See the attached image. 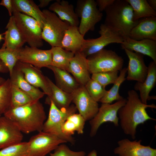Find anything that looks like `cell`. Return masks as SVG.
<instances>
[{
    "label": "cell",
    "instance_id": "31",
    "mask_svg": "<svg viewBox=\"0 0 156 156\" xmlns=\"http://www.w3.org/2000/svg\"><path fill=\"white\" fill-rule=\"evenodd\" d=\"M133 10L135 21L141 18L156 16V12L149 6L146 0H126Z\"/></svg>",
    "mask_w": 156,
    "mask_h": 156
},
{
    "label": "cell",
    "instance_id": "36",
    "mask_svg": "<svg viewBox=\"0 0 156 156\" xmlns=\"http://www.w3.org/2000/svg\"><path fill=\"white\" fill-rule=\"evenodd\" d=\"M0 156H28L27 142H22L0 149Z\"/></svg>",
    "mask_w": 156,
    "mask_h": 156
},
{
    "label": "cell",
    "instance_id": "41",
    "mask_svg": "<svg viewBox=\"0 0 156 156\" xmlns=\"http://www.w3.org/2000/svg\"><path fill=\"white\" fill-rule=\"evenodd\" d=\"M0 5L7 8L10 16H11L12 15L13 8L12 0H2L0 3Z\"/></svg>",
    "mask_w": 156,
    "mask_h": 156
},
{
    "label": "cell",
    "instance_id": "1",
    "mask_svg": "<svg viewBox=\"0 0 156 156\" xmlns=\"http://www.w3.org/2000/svg\"><path fill=\"white\" fill-rule=\"evenodd\" d=\"M127 94L126 103L119 109L118 115L124 133L134 140L136 128L139 125L143 124L148 120H156L149 116L146 109L148 108L155 109L156 106L153 103H143L138 93L134 90H129Z\"/></svg>",
    "mask_w": 156,
    "mask_h": 156
},
{
    "label": "cell",
    "instance_id": "43",
    "mask_svg": "<svg viewBox=\"0 0 156 156\" xmlns=\"http://www.w3.org/2000/svg\"><path fill=\"white\" fill-rule=\"evenodd\" d=\"M8 72L9 70L7 67L0 60V72L6 73Z\"/></svg>",
    "mask_w": 156,
    "mask_h": 156
},
{
    "label": "cell",
    "instance_id": "30",
    "mask_svg": "<svg viewBox=\"0 0 156 156\" xmlns=\"http://www.w3.org/2000/svg\"><path fill=\"white\" fill-rule=\"evenodd\" d=\"M51 65L67 71L70 62L75 53L59 47H52Z\"/></svg>",
    "mask_w": 156,
    "mask_h": 156
},
{
    "label": "cell",
    "instance_id": "14",
    "mask_svg": "<svg viewBox=\"0 0 156 156\" xmlns=\"http://www.w3.org/2000/svg\"><path fill=\"white\" fill-rule=\"evenodd\" d=\"M142 140L131 141L124 138L118 141V146L114 150L119 156H156V149L150 146L141 144Z\"/></svg>",
    "mask_w": 156,
    "mask_h": 156
},
{
    "label": "cell",
    "instance_id": "45",
    "mask_svg": "<svg viewBox=\"0 0 156 156\" xmlns=\"http://www.w3.org/2000/svg\"><path fill=\"white\" fill-rule=\"evenodd\" d=\"M87 156H97V152L95 150H93L89 153Z\"/></svg>",
    "mask_w": 156,
    "mask_h": 156
},
{
    "label": "cell",
    "instance_id": "3",
    "mask_svg": "<svg viewBox=\"0 0 156 156\" xmlns=\"http://www.w3.org/2000/svg\"><path fill=\"white\" fill-rule=\"evenodd\" d=\"M105 11L104 24L123 38L129 37L131 30L138 22L134 20L133 9L126 0H115Z\"/></svg>",
    "mask_w": 156,
    "mask_h": 156
},
{
    "label": "cell",
    "instance_id": "13",
    "mask_svg": "<svg viewBox=\"0 0 156 156\" xmlns=\"http://www.w3.org/2000/svg\"><path fill=\"white\" fill-rule=\"evenodd\" d=\"M18 60L29 64L40 69L51 65L52 59L51 49L44 50L25 46L19 50Z\"/></svg>",
    "mask_w": 156,
    "mask_h": 156
},
{
    "label": "cell",
    "instance_id": "33",
    "mask_svg": "<svg viewBox=\"0 0 156 156\" xmlns=\"http://www.w3.org/2000/svg\"><path fill=\"white\" fill-rule=\"evenodd\" d=\"M34 101H35L29 94L12 83L11 98L10 108L23 106Z\"/></svg>",
    "mask_w": 156,
    "mask_h": 156
},
{
    "label": "cell",
    "instance_id": "25",
    "mask_svg": "<svg viewBox=\"0 0 156 156\" xmlns=\"http://www.w3.org/2000/svg\"><path fill=\"white\" fill-rule=\"evenodd\" d=\"M12 2L13 10L33 18L38 22L42 29L45 20L44 16L34 1L32 0H12Z\"/></svg>",
    "mask_w": 156,
    "mask_h": 156
},
{
    "label": "cell",
    "instance_id": "9",
    "mask_svg": "<svg viewBox=\"0 0 156 156\" xmlns=\"http://www.w3.org/2000/svg\"><path fill=\"white\" fill-rule=\"evenodd\" d=\"M99 33V37L84 40L80 52L87 58L110 44H121L123 41L122 36L104 24L101 25Z\"/></svg>",
    "mask_w": 156,
    "mask_h": 156
},
{
    "label": "cell",
    "instance_id": "17",
    "mask_svg": "<svg viewBox=\"0 0 156 156\" xmlns=\"http://www.w3.org/2000/svg\"><path fill=\"white\" fill-rule=\"evenodd\" d=\"M23 133L9 119L0 116V149L22 142Z\"/></svg>",
    "mask_w": 156,
    "mask_h": 156
},
{
    "label": "cell",
    "instance_id": "46",
    "mask_svg": "<svg viewBox=\"0 0 156 156\" xmlns=\"http://www.w3.org/2000/svg\"><path fill=\"white\" fill-rule=\"evenodd\" d=\"M5 81V80L2 77H0V85L3 84Z\"/></svg>",
    "mask_w": 156,
    "mask_h": 156
},
{
    "label": "cell",
    "instance_id": "8",
    "mask_svg": "<svg viewBox=\"0 0 156 156\" xmlns=\"http://www.w3.org/2000/svg\"><path fill=\"white\" fill-rule=\"evenodd\" d=\"M75 11L78 18H81L78 29L84 36L89 31L94 30L95 25L103 16L94 0H78Z\"/></svg>",
    "mask_w": 156,
    "mask_h": 156
},
{
    "label": "cell",
    "instance_id": "7",
    "mask_svg": "<svg viewBox=\"0 0 156 156\" xmlns=\"http://www.w3.org/2000/svg\"><path fill=\"white\" fill-rule=\"evenodd\" d=\"M12 15L25 42L31 47L38 48L42 46V29L38 22L33 18L15 10Z\"/></svg>",
    "mask_w": 156,
    "mask_h": 156
},
{
    "label": "cell",
    "instance_id": "20",
    "mask_svg": "<svg viewBox=\"0 0 156 156\" xmlns=\"http://www.w3.org/2000/svg\"><path fill=\"white\" fill-rule=\"evenodd\" d=\"M129 37L136 40L148 39L156 41V17L139 19L131 30Z\"/></svg>",
    "mask_w": 156,
    "mask_h": 156
},
{
    "label": "cell",
    "instance_id": "44",
    "mask_svg": "<svg viewBox=\"0 0 156 156\" xmlns=\"http://www.w3.org/2000/svg\"><path fill=\"white\" fill-rule=\"evenodd\" d=\"M148 3L150 7L153 10L156 11V0H147Z\"/></svg>",
    "mask_w": 156,
    "mask_h": 156
},
{
    "label": "cell",
    "instance_id": "5",
    "mask_svg": "<svg viewBox=\"0 0 156 156\" xmlns=\"http://www.w3.org/2000/svg\"><path fill=\"white\" fill-rule=\"evenodd\" d=\"M90 74L119 71L122 68L124 60L115 52L103 49L87 58Z\"/></svg>",
    "mask_w": 156,
    "mask_h": 156
},
{
    "label": "cell",
    "instance_id": "35",
    "mask_svg": "<svg viewBox=\"0 0 156 156\" xmlns=\"http://www.w3.org/2000/svg\"><path fill=\"white\" fill-rule=\"evenodd\" d=\"M20 50L0 49V60L8 68L10 76L12 74L14 68L18 61V56Z\"/></svg>",
    "mask_w": 156,
    "mask_h": 156
},
{
    "label": "cell",
    "instance_id": "22",
    "mask_svg": "<svg viewBox=\"0 0 156 156\" xmlns=\"http://www.w3.org/2000/svg\"><path fill=\"white\" fill-rule=\"evenodd\" d=\"M156 83V63L151 62L148 67L147 74L143 83L137 82L134 88L139 91L140 99L144 104H147V101L151 99H156L155 96H150L149 93L155 87Z\"/></svg>",
    "mask_w": 156,
    "mask_h": 156
},
{
    "label": "cell",
    "instance_id": "39",
    "mask_svg": "<svg viewBox=\"0 0 156 156\" xmlns=\"http://www.w3.org/2000/svg\"><path fill=\"white\" fill-rule=\"evenodd\" d=\"M86 153L83 151H72L66 144L59 145L53 153H50V156H85Z\"/></svg>",
    "mask_w": 156,
    "mask_h": 156
},
{
    "label": "cell",
    "instance_id": "19",
    "mask_svg": "<svg viewBox=\"0 0 156 156\" xmlns=\"http://www.w3.org/2000/svg\"><path fill=\"white\" fill-rule=\"evenodd\" d=\"M123 38L120 44L122 49L147 55L156 63V41L148 39L136 40L129 37Z\"/></svg>",
    "mask_w": 156,
    "mask_h": 156
},
{
    "label": "cell",
    "instance_id": "37",
    "mask_svg": "<svg viewBox=\"0 0 156 156\" xmlns=\"http://www.w3.org/2000/svg\"><path fill=\"white\" fill-rule=\"evenodd\" d=\"M84 86L90 97L97 102L100 101L107 91L105 87L91 78Z\"/></svg>",
    "mask_w": 156,
    "mask_h": 156
},
{
    "label": "cell",
    "instance_id": "34",
    "mask_svg": "<svg viewBox=\"0 0 156 156\" xmlns=\"http://www.w3.org/2000/svg\"><path fill=\"white\" fill-rule=\"evenodd\" d=\"M12 83L8 78L0 85V116L4 114L10 106Z\"/></svg>",
    "mask_w": 156,
    "mask_h": 156
},
{
    "label": "cell",
    "instance_id": "11",
    "mask_svg": "<svg viewBox=\"0 0 156 156\" xmlns=\"http://www.w3.org/2000/svg\"><path fill=\"white\" fill-rule=\"evenodd\" d=\"M126 101V99L123 98L113 104L102 103L97 114L90 120V136H94L100 126L104 123L110 122L113 123L115 126H118V111L125 105Z\"/></svg>",
    "mask_w": 156,
    "mask_h": 156
},
{
    "label": "cell",
    "instance_id": "15",
    "mask_svg": "<svg viewBox=\"0 0 156 156\" xmlns=\"http://www.w3.org/2000/svg\"><path fill=\"white\" fill-rule=\"evenodd\" d=\"M15 65L23 72L26 80L31 85L37 88H40L50 97L51 95V88L40 69L32 65L18 61Z\"/></svg>",
    "mask_w": 156,
    "mask_h": 156
},
{
    "label": "cell",
    "instance_id": "27",
    "mask_svg": "<svg viewBox=\"0 0 156 156\" xmlns=\"http://www.w3.org/2000/svg\"><path fill=\"white\" fill-rule=\"evenodd\" d=\"M47 68L54 74L56 85L64 92L72 94L81 85L68 71L51 65Z\"/></svg>",
    "mask_w": 156,
    "mask_h": 156
},
{
    "label": "cell",
    "instance_id": "26",
    "mask_svg": "<svg viewBox=\"0 0 156 156\" xmlns=\"http://www.w3.org/2000/svg\"><path fill=\"white\" fill-rule=\"evenodd\" d=\"M84 40L78 27L70 26L65 33L61 47L74 53L80 52Z\"/></svg>",
    "mask_w": 156,
    "mask_h": 156
},
{
    "label": "cell",
    "instance_id": "42",
    "mask_svg": "<svg viewBox=\"0 0 156 156\" xmlns=\"http://www.w3.org/2000/svg\"><path fill=\"white\" fill-rule=\"evenodd\" d=\"M52 1V0H39L40 3L38 6L39 8H44L47 6Z\"/></svg>",
    "mask_w": 156,
    "mask_h": 156
},
{
    "label": "cell",
    "instance_id": "16",
    "mask_svg": "<svg viewBox=\"0 0 156 156\" xmlns=\"http://www.w3.org/2000/svg\"><path fill=\"white\" fill-rule=\"evenodd\" d=\"M125 51L129 58L127 68V75L126 78L129 81H135L143 83L146 79L148 67L146 65L143 55L131 51L125 48Z\"/></svg>",
    "mask_w": 156,
    "mask_h": 156
},
{
    "label": "cell",
    "instance_id": "38",
    "mask_svg": "<svg viewBox=\"0 0 156 156\" xmlns=\"http://www.w3.org/2000/svg\"><path fill=\"white\" fill-rule=\"evenodd\" d=\"M118 71L98 73L92 74L91 78L105 87L110 84H114L117 79Z\"/></svg>",
    "mask_w": 156,
    "mask_h": 156
},
{
    "label": "cell",
    "instance_id": "10",
    "mask_svg": "<svg viewBox=\"0 0 156 156\" xmlns=\"http://www.w3.org/2000/svg\"><path fill=\"white\" fill-rule=\"evenodd\" d=\"M67 142L43 131L31 137L28 142V156H45L59 145Z\"/></svg>",
    "mask_w": 156,
    "mask_h": 156
},
{
    "label": "cell",
    "instance_id": "24",
    "mask_svg": "<svg viewBox=\"0 0 156 156\" xmlns=\"http://www.w3.org/2000/svg\"><path fill=\"white\" fill-rule=\"evenodd\" d=\"M10 77L12 83L29 94L34 101H39L45 94L39 88L29 84L25 79L23 72L16 65Z\"/></svg>",
    "mask_w": 156,
    "mask_h": 156
},
{
    "label": "cell",
    "instance_id": "48",
    "mask_svg": "<svg viewBox=\"0 0 156 156\" xmlns=\"http://www.w3.org/2000/svg\"></svg>",
    "mask_w": 156,
    "mask_h": 156
},
{
    "label": "cell",
    "instance_id": "28",
    "mask_svg": "<svg viewBox=\"0 0 156 156\" xmlns=\"http://www.w3.org/2000/svg\"><path fill=\"white\" fill-rule=\"evenodd\" d=\"M47 81L50 87L51 95L50 97H47L46 103L49 104L52 101L59 109L68 107L72 101V94L68 93L58 88L48 77L46 76Z\"/></svg>",
    "mask_w": 156,
    "mask_h": 156
},
{
    "label": "cell",
    "instance_id": "18",
    "mask_svg": "<svg viewBox=\"0 0 156 156\" xmlns=\"http://www.w3.org/2000/svg\"><path fill=\"white\" fill-rule=\"evenodd\" d=\"M67 71L81 85L84 86L91 79L87 58L80 52L75 53L70 61Z\"/></svg>",
    "mask_w": 156,
    "mask_h": 156
},
{
    "label": "cell",
    "instance_id": "12",
    "mask_svg": "<svg viewBox=\"0 0 156 156\" xmlns=\"http://www.w3.org/2000/svg\"><path fill=\"white\" fill-rule=\"evenodd\" d=\"M72 94V102L79 113L86 121L92 119L98 111L99 105L90 96L85 86L80 85Z\"/></svg>",
    "mask_w": 156,
    "mask_h": 156
},
{
    "label": "cell",
    "instance_id": "40",
    "mask_svg": "<svg viewBox=\"0 0 156 156\" xmlns=\"http://www.w3.org/2000/svg\"><path fill=\"white\" fill-rule=\"evenodd\" d=\"M114 1L115 0H97L96 2L99 10L101 12L112 4Z\"/></svg>",
    "mask_w": 156,
    "mask_h": 156
},
{
    "label": "cell",
    "instance_id": "23",
    "mask_svg": "<svg viewBox=\"0 0 156 156\" xmlns=\"http://www.w3.org/2000/svg\"><path fill=\"white\" fill-rule=\"evenodd\" d=\"M4 32V42L2 49L17 50L22 48L25 43L15 23L13 15L11 16Z\"/></svg>",
    "mask_w": 156,
    "mask_h": 156
},
{
    "label": "cell",
    "instance_id": "4",
    "mask_svg": "<svg viewBox=\"0 0 156 156\" xmlns=\"http://www.w3.org/2000/svg\"><path fill=\"white\" fill-rule=\"evenodd\" d=\"M49 105L48 117L45 121L42 131L51 134L58 138L73 144L75 142L72 136H67L62 131V127L68 117L75 113L77 110L74 105H70L68 108L59 109L52 101Z\"/></svg>",
    "mask_w": 156,
    "mask_h": 156
},
{
    "label": "cell",
    "instance_id": "6",
    "mask_svg": "<svg viewBox=\"0 0 156 156\" xmlns=\"http://www.w3.org/2000/svg\"><path fill=\"white\" fill-rule=\"evenodd\" d=\"M45 20L42 29V38L52 47H61L66 31L70 25L61 20L55 13L47 9L43 10Z\"/></svg>",
    "mask_w": 156,
    "mask_h": 156
},
{
    "label": "cell",
    "instance_id": "47",
    "mask_svg": "<svg viewBox=\"0 0 156 156\" xmlns=\"http://www.w3.org/2000/svg\"><path fill=\"white\" fill-rule=\"evenodd\" d=\"M4 34V33L2 34H0V41L2 39H4V38L2 37V35Z\"/></svg>",
    "mask_w": 156,
    "mask_h": 156
},
{
    "label": "cell",
    "instance_id": "32",
    "mask_svg": "<svg viewBox=\"0 0 156 156\" xmlns=\"http://www.w3.org/2000/svg\"><path fill=\"white\" fill-rule=\"evenodd\" d=\"M127 71V68H122L120 70V74L113 86L109 90L107 91L100 101L102 103L112 104L115 101H119L124 98L120 95L119 91L120 85L126 79L125 76Z\"/></svg>",
    "mask_w": 156,
    "mask_h": 156
},
{
    "label": "cell",
    "instance_id": "29",
    "mask_svg": "<svg viewBox=\"0 0 156 156\" xmlns=\"http://www.w3.org/2000/svg\"><path fill=\"white\" fill-rule=\"evenodd\" d=\"M86 120L79 113H74L70 115L64 122L62 131L65 135L72 136L76 131L78 134H82Z\"/></svg>",
    "mask_w": 156,
    "mask_h": 156
},
{
    "label": "cell",
    "instance_id": "21",
    "mask_svg": "<svg viewBox=\"0 0 156 156\" xmlns=\"http://www.w3.org/2000/svg\"><path fill=\"white\" fill-rule=\"evenodd\" d=\"M49 10L57 14L62 21L70 26L78 27L79 21L73 5L66 0H57L49 7Z\"/></svg>",
    "mask_w": 156,
    "mask_h": 156
},
{
    "label": "cell",
    "instance_id": "2",
    "mask_svg": "<svg viewBox=\"0 0 156 156\" xmlns=\"http://www.w3.org/2000/svg\"><path fill=\"white\" fill-rule=\"evenodd\" d=\"M4 116L25 134L42 131L47 118L42 104L39 101L14 108H10Z\"/></svg>",
    "mask_w": 156,
    "mask_h": 156
}]
</instances>
